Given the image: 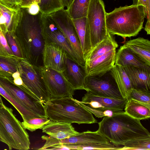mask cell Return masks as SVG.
<instances>
[{
  "label": "cell",
  "mask_w": 150,
  "mask_h": 150,
  "mask_svg": "<svg viewBox=\"0 0 150 150\" xmlns=\"http://www.w3.org/2000/svg\"><path fill=\"white\" fill-rule=\"evenodd\" d=\"M127 100L115 99L95 95L89 92L82 97L81 103L96 109L116 108L123 110Z\"/></svg>",
  "instance_id": "17"
},
{
  "label": "cell",
  "mask_w": 150,
  "mask_h": 150,
  "mask_svg": "<svg viewBox=\"0 0 150 150\" xmlns=\"http://www.w3.org/2000/svg\"><path fill=\"white\" fill-rule=\"evenodd\" d=\"M63 73L74 90H84L87 76L84 67L68 57Z\"/></svg>",
  "instance_id": "18"
},
{
  "label": "cell",
  "mask_w": 150,
  "mask_h": 150,
  "mask_svg": "<svg viewBox=\"0 0 150 150\" xmlns=\"http://www.w3.org/2000/svg\"><path fill=\"white\" fill-rule=\"evenodd\" d=\"M118 150H150V137L133 139L127 142Z\"/></svg>",
  "instance_id": "29"
},
{
  "label": "cell",
  "mask_w": 150,
  "mask_h": 150,
  "mask_svg": "<svg viewBox=\"0 0 150 150\" xmlns=\"http://www.w3.org/2000/svg\"><path fill=\"white\" fill-rule=\"evenodd\" d=\"M142 4L145 6L146 9L147 21L145 27L147 28L150 27V7L148 5L147 0H141Z\"/></svg>",
  "instance_id": "39"
},
{
  "label": "cell",
  "mask_w": 150,
  "mask_h": 150,
  "mask_svg": "<svg viewBox=\"0 0 150 150\" xmlns=\"http://www.w3.org/2000/svg\"><path fill=\"white\" fill-rule=\"evenodd\" d=\"M0 142H2V140L1 139V138L0 136Z\"/></svg>",
  "instance_id": "43"
},
{
  "label": "cell",
  "mask_w": 150,
  "mask_h": 150,
  "mask_svg": "<svg viewBox=\"0 0 150 150\" xmlns=\"http://www.w3.org/2000/svg\"><path fill=\"white\" fill-rule=\"evenodd\" d=\"M3 33L7 43L14 55L20 59H24L19 44L15 34H12L8 32Z\"/></svg>",
  "instance_id": "32"
},
{
  "label": "cell",
  "mask_w": 150,
  "mask_h": 150,
  "mask_svg": "<svg viewBox=\"0 0 150 150\" xmlns=\"http://www.w3.org/2000/svg\"><path fill=\"white\" fill-rule=\"evenodd\" d=\"M21 7L11 8L0 2V28L3 33L14 34L22 21L23 12Z\"/></svg>",
  "instance_id": "16"
},
{
  "label": "cell",
  "mask_w": 150,
  "mask_h": 150,
  "mask_svg": "<svg viewBox=\"0 0 150 150\" xmlns=\"http://www.w3.org/2000/svg\"><path fill=\"white\" fill-rule=\"evenodd\" d=\"M68 57L64 49L56 44H45L43 53V66L63 72Z\"/></svg>",
  "instance_id": "15"
},
{
  "label": "cell",
  "mask_w": 150,
  "mask_h": 150,
  "mask_svg": "<svg viewBox=\"0 0 150 150\" xmlns=\"http://www.w3.org/2000/svg\"><path fill=\"white\" fill-rule=\"evenodd\" d=\"M39 0H22L21 5L22 8H25L29 6L31 4L34 3H38Z\"/></svg>",
  "instance_id": "40"
},
{
  "label": "cell",
  "mask_w": 150,
  "mask_h": 150,
  "mask_svg": "<svg viewBox=\"0 0 150 150\" xmlns=\"http://www.w3.org/2000/svg\"><path fill=\"white\" fill-rule=\"evenodd\" d=\"M0 136L9 150L30 149L29 136L12 109L6 106L0 96Z\"/></svg>",
  "instance_id": "6"
},
{
  "label": "cell",
  "mask_w": 150,
  "mask_h": 150,
  "mask_svg": "<svg viewBox=\"0 0 150 150\" xmlns=\"http://www.w3.org/2000/svg\"><path fill=\"white\" fill-rule=\"evenodd\" d=\"M0 94L7 100L16 108L21 115L23 120H28L37 118L14 100L0 85Z\"/></svg>",
  "instance_id": "28"
},
{
  "label": "cell",
  "mask_w": 150,
  "mask_h": 150,
  "mask_svg": "<svg viewBox=\"0 0 150 150\" xmlns=\"http://www.w3.org/2000/svg\"><path fill=\"white\" fill-rule=\"evenodd\" d=\"M146 9L143 4L116 8L106 13V26L108 33L123 38L137 36L143 28Z\"/></svg>",
  "instance_id": "3"
},
{
  "label": "cell",
  "mask_w": 150,
  "mask_h": 150,
  "mask_svg": "<svg viewBox=\"0 0 150 150\" xmlns=\"http://www.w3.org/2000/svg\"><path fill=\"white\" fill-rule=\"evenodd\" d=\"M1 15V12L0 11V17Z\"/></svg>",
  "instance_id": "44"
},
{
  "label": "cell",
  "mask_w": 150,
  "mask_h": 150,
  "mask_svg": "<svg viewBox=\"0 0 150 150\" xmlns=\"http://www.w3.org/2000/svg\"><path fill=\"white\" fill-rule=\"evenodd\" d=\"M115 64L120 65L123 67L131 66L150 70V66L123 45L116 53Z\"/></svg>",
  "instance_id": "23"
},
{
  "label": "cell",
  "mask_w": 150,
  "mask_h": 150,
  "mask_svg": "<svg viewBox=\"0 0 150 150\" xmlns=\"http://www.w3.org/2000/svg\"><path fill=\"white\" fill-rule=\"evenodd\" d=\"M98 124L97 131L116 147L133 139L150 137L149 132L140 120L123 111L104 117Z\"/></svg>",
  "instance_id": "1"
},
{
  "label": "cell",
  "mask_w": 150,
  "mask_h": 150,
  "mask_svg": "<svg viewBox=\"0 0 150 150\" xmlns=\"http://www.w3.org/2000/svg\"><path fill=\"white\" fill-rule=\"evenodd\" d=\"M42 132L57 139L69 138L79 132L75 130L71 123L52 121L42 129Z\"/></svg>",
  "instance_id": "20"
},
{
  "label": "cell",
  "mask_w": 150,
  "mask_h": 150,
  "mask_svg": "<svg viewBox=\"0 0 150 150\" xmlns=\"http://www.w3.org/2000/svg\"><path fill=\"white\" fill-rule=\"evenodd\" d=\"M41 23L45 43H53L62 47L69 58L78 63L76 55L69 42L50 14H42Z\"/></svg>",
  "instance_id": "11"
},
{
  "label": "cell",
  "mask_w": 150,
  "mask_h": 150,
  "mask_svg": "<svg viewBox=\"0 0 150 150\" xmlns=\"http://www.w3.org/2000/svg\"><path fill=\"white\" fill-rule=\"evenodd\" d=\"M43 104L47 117L52 121L79 124L98 123L93 114L72 97L51 98Z\"/></svg>",
  "instance_id": "4"
},
{
  "label": "cell",
  "mask_w": 150,
  "mask_h": 150,
  "mask_svg": "<svg viewBox=\"0 0 150 150\" xmlns=\"http://www.w3.org/2000/svg\"><path fill=\"white\" fill-rule=\"evenodd\" d=\"M0 56L17 58L14 55L9 47L4 34L0 28Z\"/></svg>",
  "instance_id": "36"
},
{
  "label": "cell",
  "mask_w": 150,
  "mask_h": 150,
  "mask_svg": "<svg viewBox=\"0 0 150 150\" xmlns=\"http://www.w3.org/2000/svg\"><path fill=\"white\" fill-rule=\"evenodd\" d=\"M132 1L133 5L143 4L141 0H132Z\"/></svg>",
  "instance_id": "42"
},
{
  "label": "cell",
  "mask_w": 150,
  "mask_h": 150,
  "mask_svg": "<svg viewBox=\"0 0 150 150\" xmlns=\"http://www.w3.org/2000/svg\"><path fill=\"white\" fill-rule=\"evenodd\" d=\"M49 14L69 42L76 55L78 63L84 68L85 62L80 43L72 19L67 11L64 8Z\"/></svg>",
  "instance_id": "10"
},
{
  "label": "cell",
  "mask_w": 150,
  "mask_h": 150,
  "mask_svg": "<svg viewBox=\"0 0 150 150\" xmlns=\"http://www.w3.org/2000/svg\"><path fill=\"white\" fill-rule=\"evenodd\" d=\"M38 4L42 14H49L64 8L62 0H39Z\"/></svg>",
  "instance_id": "30"
},
{
  "label": "cell",
  "mask_w": 150,
  "mask_h": 150,
  "mask_svg": "<svg viewBox=\"0 0 150 150\" xmlns=\"http://www.w3.org/2000/svg\"><path fill=\"white\" fill-rule=\"evenodd\" d=\"M27 12L31 15H36L40 12V9L38 3H33L25 8Z\"/></svg>",
  "instance_id": "38"
},
{
  "label": "cell",
  "mask_w": 150,
  "mask_h": 150,
  "mask_svg": "<svg viewBox=\"0 0 150 150\" xmlns=\"http://www.w3.org/2000/svg\"><path fill=\"white\" fill-rule=\"evenodd\" d=\"M105 4L103 0H90L86 16L91 50L103 40L108 32Z\"/></svg>",
  "instance_id": "9"
},
{
  "label": "cell",
  "mask_w": 150,
  "mask_h": 150,
  "mask_svg": "<svg viewBox=\"0 0 150 150\" xmlns=\"http://www.w3.org/2000/svg\"><path fill=\"white\" fill-rule=\"evenodd\" d=\"M42 139L46 141L43 146L40 150H46L59 144L86 145L93 143H109V141L97 131L92 132L89 130L77 134L69 138L59 140L50 136L43 135Z\"/></svg>",
  "instance_id": "14"
},
{
  "label": "cell",
  "mask_w": 150,
  "mask_h": 150,
  "mask_svg": "<svg viewBox=\"0 0 150 150\" xmlns=\"http://www.w3.org/2000/svg\"><path fill=\"white\" fill-rule=\"evenodd\" d=\"M18 70L24 84L43 104L51 99L40 67L32 65L26 59H23L19 61Z\"/></svg>",
  "instance_id": "8"
},
{
  "label": "cell",
  "mask_w": 150,
  "mask_h": 150,
  "mask_svg": "<svg viewBox=\"0 0 150 150\" xmlns=\"http://www.w3.org/2000/svg\"><path fill=\"white\" fill-rule=\"evenodd\" d=\"M51 121V120L47 117H36L27 120H23L21 124L25 129L33 132L38 129H42Z\"/></svg>",
  "instance_id": "31"
},
{
  "label": "cell",
  "mask_w": 150,
  "mask_h": 150,
  "mask_svg": "<svg viewBox=\"0 0 150 150\" xmlns=\"http://www.w3.org/2000/svg\"><path fill=\"white\" fill-rule=\"evenodd\" d=\"M118 45L108 32L105 38L85 57V69L88 76H101L109 72L115 64Z\"/></svg>",
  "instance_id": "5"
},
{
  "label": "cell",
  "mask_w": 150,
  "mask_h": 150,
  "mask_svg": "<svg viewBox=\"0 0 150 150\" xmlns=\"http://www.w3.org/2000/svg\"><path fill=\"white\" fill-rule=\"evenodd\" d=\"M73 0H62L64 7H66L67 8L69 7Z\"/></svg>",
  "instance_id": "41"
},
{
  "label": "cell",
  "mask_w": 150,
  "mask_h": 150,
  "mask_svg": "<svg viewBox=\"0 0 150 150\" xmlns=\"http://www.w3.org/2000/svg\"><path fill=\"white\" fill-rule=\"evenodd\" d=\"M129 99H132L150 105V92L132 88L127 100Z\"/></svg>",
  "instance_id": "34"
},
{
  "label": "cell",
  "mask_w": 150,
  "mask_h": 150,
  "mask_svg": "<svg viewBox=\"0 0 150 150\" xmlns=\"http://www.w3.org/2000/svg\"><path fill=\"white\" fill-rule=\"evenodd\" d=\"M22 0H0V2L11 8L21 7Z\"/></svg>",
  "instance_id": "37"
},
{
  "label": "cell",
  "mask_w": 150,
  "mask_h": 150,
  "mask_svg": "<svg viewBox=\"0 0 150 150\" xmlns=\"http://www.w3.org/2000/svg\"><path fill=\"white\" fill-rule=\"evenodd\" d=\"M76 150H118L112 143H93L86 145L74 144Z\"/></svg>",
  "instance_id": "33"
},
{
  "label": "cell",
  "mask_w": 150,
  "mask_h": 150,
  "mask_svg": "<svg viewBox=\"0 0 150 150\" xmlns=\"http://www.w3.org/2000/svg\"><path fill=\"white\" fill-rule=\"evenodd\" d=\"M72 21L79 39L85 58V57L91 49L90 35L86 17L72 19Z\"/></svg>",
  "instance_id": "24"
},
{
  "label": "cell",
  "mask_w": 150,
  "mask_h": 150,
  "mask_svg": "<svg viewBox=\"0 0 150 150\" xmlns=\"http://www.w3.org/2000/svg\"><path fill=\"white\" fill-rule=\"evenodd\" d=\"M13 77L0 75V85L16 101L37 117H47L44 104L31 92H28L15 84Z\"/></svg>",
  "instance_id": "7"
},
{
  "label": "cell",
  "mask_w": 150,
  "mask_h": 150,
  "mask_svg": "<svg viewBox=\"0 0 150 150\" xmlns=\"http://www.w3.org/2000/svg\"><path fill=\"white\" fill-rule=\"evenodd\" d=\"M124 108L125 113L140 120L150 117V105L129 99L127 100Z\"/></svg>",
  "instance_id": "25"
},
{
  "label": "cell",
  "mask_w": 150,
  "mask_h": 150,
  "mask_svg": "<svg viewBox=\"0 0 150 150\" xmlns=\"http://www.w3.org/2000/svg\"><path fill=\"white\" fill-rule=\"evenodd\" d=\"M80 103L86 108L96 117L101 118L105 116L110 117L122 111V110L116 108L109 109L107 110L96 109L92 108L84 104L79 101Z\"/></svg>",
  "instance_id": "35"
},
{
  "label": "cell",
  "mask_w": 150,
  "mask_h": 150,
  "mask_svg": "<svg viewBox=\"0 0 150 150\" xmlns=\"http://www.w3.org/2000/svg\"><path fill=\"white\" fill-rule=\"evenodd\" d=\"M41 14L40 12L35 15L28 12L25 22L23 25L20 24L15 33L24 58L39 67L43 66V53L45 44L42 33Z\"/></svg>",
  "instance_id": "2"
},
{
  "label": "cell",
  "mask_w": 150,
  "mask_h": 150,
  "mask_svg": "<svg viewBox=\"0 0 150 150\" xmlns=\"http://www.w3.org/2000/svg\"><path fill=\"white\" fill-rule=\"evenodd\" d=\"M104 75L101 76H87L84 90L98 96L123 99L113 78L105 77Z\"/></svg>",
  "instance_id": "13"
},
{
  "label": "cell",
  "mask_w": 150,
  "mask_h": 150,
  "mask_svg": "<svg viewBox=\"0 0 150 150\" xmlns=\"http://www.w3.org/2000/svg\"><path fill=\"white\" fill-rule=\"evenodd\" d=\"M132 88L150 92V70L127 66L124 67Z\"/></svg>",
  "instance_id": "19"
},
{
  "label": "cell",
  "mask_w": 150,
  "mask_h": 150,
  "mask_svg": "<svg viewBox=\"0 0 150 150\" xmlns=\"http://www.w3.org/2000/svg\"><path fill=\"white\" fill-rule=\"evenodd\" d=\"M123 46L150 66V41L139 37L127 42Z\"/></svg>",
  "instance_id": "21"
},
{
  "label": "cell",
  "mask_w": 150,
  "mask_h": 150,
  "mask_svg": "<svg viewBox=\"0 0 150 150\" xmlns=\"http://www.w3.org/2000/svg\"><path fill=\"white\" fill-rule=\"evenodd\" d=\"M40 69L51 98L72 97L74 95V90L63 72L43 66Z\"/></svg>",
  "instance_id": "12"
},
{
  "label": "cell",
  "mask_w": 150,
  "mask_h": 150,
  "mask_svg": "<svg viewBox=\"0 0 150 150\" xmlns=\"http://www.w3.org/2000/svg\"><path fill=\"white\" fill-rule=\"evenodd\" d=\"M90 0H73L66 9L72 19L86 17Z\"/></svg>",
  "instance_id": "26"
},
{
  "label": "cell",
  "mask_w": 150,
  "mask_h": 150,
  "mask_svg": "<svg viewBox=\"0 0 150 150\" xmlns=\"http://www.w3.org/2000/svg\"><path fill=\"white\" fill-rule=\"evenodd\" d=\"M109 71L123 98L127 100L132 88L124 67L120 65L115 64Z\"/></svg>",
  "instance_id": "22"
},
{
  "label": "cell",
  "mask_w": 150,
  "mask_h": 150,
  "mask_svg": "<svg viewBox=\"0 0 150 150\" xmlns=\"http://www.w3.org/2000/svg\"><path fill=\"white\" fill-rule=\"evenodd\" d=\"M21 59L16 57L0 56V75L13 77V74L18 70Z\"/></svg>",
  "instance_id": "27"
}]
</instances>
